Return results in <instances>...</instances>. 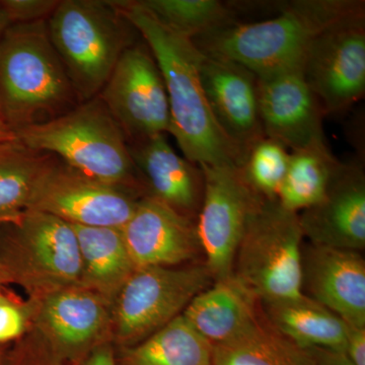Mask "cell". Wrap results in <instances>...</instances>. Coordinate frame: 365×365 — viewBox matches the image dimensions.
Returning <instances> with one entry per match:
<instances>
[{
    "instance_id": "obj_21",
    "label": "cell",
    "mask_w": 365,
    "mask_h": 365,
    "mask_svg": "<svg viewBox=\"0 0 365 365\" xmlns=\"http://www.w3.org/2000/svg\"><path fill=\"white\" fill-rule=\"evenodd\" d=\"M72 227L78 237L81 255V287L114 304L135 270L121 228Z\"/></svg>"
},
{
    "instance_id": "obj_38",
    "label": "cell",
    "mask_w": 365,
    "mask_h": 365,
    "mask_svg": "<svg viewBox=\"0 0 365 365\" xmlns=\"http://www.w3.org/2000/svg\"><path fill=\"white\" fill-rule=\"evenodd\" d=\"M21 213L16 215H0V227L7 225V223L16 222L21 217Z\"/></svg>"
},
{
    "instance_id": "obj_28",
    "label": "cell",
    "mask_w": 365,
    "mask_h": 365,
    "mask_svg": "<svg viewBox=\"0 0 365 365\" xmlns=\"http://www.w3.org/2000/svg\"><path fill=\"white\" fill-rule=\"evenodd\" d=\"M290 151L275 139L262 136L250 145L240 170L249 186L266 200H277Z\"/></svg>"
},
{
    "instance_id": "obj_31",
    "label": "cell",
    "mask_w": 365,
    "mask_h": 365,
    "mask_svg": "<svg viewBox=\"0 0 365 365\" xmlns=\"http://www.w3.org/2000/svg\"><path fill=\"white\" fill-rule=\"evenodd\" d=\"M57 0H1L0 6L11 25L47 21L58 6Z\"/></svg>"
},
{
    "instance_id": "obj_2",
    "label": "cell",
    "mask_w": 365,
    "mask_h": 365,
    "mask_svg": "<svg viewBox=\"0 0 365 365\" xmlns=\"http://www.w3.org/2000/svg\"><path fill=\"white\" fill-rule=\"evenodd\" d=\"M362 14L361 0H294L270 20L240 21L192 41L203 54L241 64L261 78L302 68L319 34Z\"/></svg>"
},
{
    "instance_id": "obj_15",
    "label": "cell",
    "mask_w": 365,
    "mask_h": 365,
    "mask_svg": "<svg viewBox=\"0 0 365 365\" xmlns=\"http://www.w3.org/2000/svg\"><path fill=\"white\" fill-rule=\"evenodd\" d=\"M121 232L135 269L176 267L202 253L195 220L153 197L141 198Z\"/></svg>"
},
{
    "instance_id": "obj_5",
    "label": "cell",
    "mask_w": 365,
    "mask_h": 365,
    "mask_svg": "<svg viewBox=\"0 0 365 365\" xmlns=\"http://www.w3.org/2000/svg\"><path fill=\"white\" fill-rule=\"evenodd\" d=\"M46 24L81 103L98 97L138 34L115 1L63 0Z\"/></svg>"
},
{
    "instance_id": "obj_39",
    "label": "cell",
    "mask_w": 365,
    "mask_h": 365,
    "mask_svg": "<svg viewBox=\"0 0 365 365\" xmlns=\"http://www.w3.org/2000/svg\"><path fill=\"white\" fill-rule=\"evenodd\" d=\"M2 281L0 279V294H2Z\"/></svg>"
},
{
    "instance_id": "obj_27",
    "label": "cell",
    "mask_w": 365,
    "mask_h": 365,
    "mask_svg": "<svg viewBox=\"0 0 365 365\" xmlns=\"http://www.w3.org/2000/svg\"><path fill=\"white\" fill-rule=\"evenodd\" d=\"M170 30L193 40L240 23V2L220 0H137Z\"/></svg>"
},
{
    "instance_id": "obj_9",
    "label": "cell",
    "mask_w": 365,
    "mask_h": 365,
    "mask_svg": "<svg viewBox=\"0 0 365 365\" xmlns=\"http://www.w3.org/2000/svg\"><path fill=\"white\" fill-rule=\"evenodd\" d=\"M204 191L197 235L213 281L232 275L237 247L254 213L266 199L257 194L240 167L200 165Z\"/></svg>"
},
{
    "instance_id": "obj_22",
    "label": "cell",
    "mask_w": 365,
    "mask_h": 365,
    "mask_svg": "<svg viewBox=\"0 0 365 365\" xmlns=\"http://www.w3.org/2000/svg\"><path fill=\"white\" fill-rule=\"evenodd\" d=\"M262 307L271 324L297 345L345 352L347 324L316 300L302 294Z\"/></svg>"
},
{
    "instance_id": "obj_32",
    "label": "cell",
    "mask_w": 365,
    "mask_h": 365,
    "mask_svg": "<svg viewBox=\"0 0 365 365\" xmlns=\"http://www.w3.org/2000/svg\"><path fill=\"white\" fill-rule=\"evenodd\" d=\"M345 354L353 364L365 365V327L348 325Z\"/></svg>"
},
{
    "instance_id": "obj_11",
    "label": "cell",
    "mask_w": 365,
    "mask_h": 365,
    "mask_svg": "<svg viewBox=\"0 0 365 365\" xmlns=\"http://www.w3.org/2000/svg\"><path fill=\"white\" fill-rule=\"evenodd\" d=\"M325 117L344 114L365 95V14L319 34L302 64Z\"/></svg>"
},
{
    "instance_id": "obj_4",
    "label": "cell",
    "mask_w": 365,
    "mask_h": 365,
    "mask_svg": "<svg viewBox=\"0 0 365 365\" xmlns=\"http://www.w3.org/2000/svg\"><path fill=\"white\" fill-rule=\"evenodd\" d=\"M16 134L28 148L51 153L91 179L137 191L143 188L126 137L98 97Z\"/></svg>"
},
{
    "instance_id": "obj_10",
    "label": "cell",
    "mask_w": 365,
    "mask_h": 365,
    "mask_svg": "<svg viewBox=\"0 0 365 365\" xmlns=\"http://www.w3.org/2000/svg\"><path fill=\"white\" fill-rule=\"evenodd\" d=\"M98 97L123 131L128 144L170 134L165 81L144 41L125 50Z\"/></svg>"
},
{
    "instance_id": "obj_35",
    "label": "cell",
    "mask_w": 365,
    "mask_h": 365,
    "mask_svg": "<svg viewBox=\"0 0 365 365\" xmlns=\"http://www.w3.org/2000/svg\"><path fill=\"white\" fill-rule=\"evenodd\" d=\"M16 132L11 128L6 123L2 117L0 116V143H4V141L14 140V139H16Z\"/></svg>"
},
{
    "instance_id": "obj_25",
    "label": "cell",
    "mask_w": 365,
    "mask_h": 365,
    "mask_svg": "<svg viewBox=\"0 0 365 365\" xmlns=\"http://www.w3.org/2000/svg\"><path fill=\"white\" fill-rule=\"evenodd\" d=\"M341 165L342 162L333 155L327 141L290 151L278 202L295 213L312 207L324 198Z\"/></svg>"
},
{
    "instance_id": "obj_18",
    "label": "cell",
    "mask_w": 365,
    "mask_h": 365,
    "mask_svg": "<svg viewBox=\"0 0 365 365\" xmlns=\"http://www.w3.org/2000/svg\"><path fill=\"white\" fill-rule=\"evenodd\" d=\"M200 78L211 113L232 143L246 153L264 136L258 103V78L230 60L203 54Z\"/></svg>"
},
{
    "instance_id": "obj_6",
    "label": "cell",
    "mask_w": 365,
    "mask_h": 365,
    "mask_svg": "<svg viewBox=\"0 0 365 365\" xmlns=\"http://www.w3.org/2000/svg\"><path fill=\"white\" fill-rule=\"evenodd\" d=\"M0 279L23 288L35 300L81 287L78 237L71 223L26 209L16 222L0 227Z\"/></svg>"
},
{
    "instance_id": "obj_37",
    "label": "cell",
    "mask_w": 365,
    "mask_h": 365,
    "mask_svg": "<svg viewBox=\"0 0 365 365\" xmlns=\"http://www.w3.org/2000/svg\"><path fill=\"white\" fill-rule=\"evenodd\" d=\"M9 26H11V24H9V19H7L4 9L0 6V39H1L2 36H4V32H6V29L9 28Z\"/></svg>"
},
{
    "instance_id": "obj_34",
    "label": "cell",
    "mask_w": 365,
    "mask_h": 365,
    "mask_svg": "<svg viewBox=\"0 0 365 365\" xmlns=\"http://www.w3.org/2000/svg\"><path fill=\"white\" fill-rule=\"evenodd\" d=\"M316 353L317 365H354L348 359L345 352L335 350L314 348Z\"/></svg>"
},
{
    "instance_id": "obj_29",
    "label": "cell",
    "mask_w": 365,
    "mask_h": 365,
    "mask_svg": "<svg viewBox=\"0 0 365 365\" xmlns=\"http://www.w3.org/2000/svg\"><path fill=\"white\" fill-rule=\"evenodd\" d=\"M32 328L29 302L21 304L9 295L0 294V346L13 345Z\"/></svg>"
},
{
    "instance_id": "obj_8",
    "label": "cell",
    "mask_w": 365,
    "mask_h": 365,
    "mask_svg": "<svg viewBox=\"0 0 365 365\" xmlns=\"http://www.w3.org/2000/svg\"><path fill=\"white\" fill-rule=\"evenodd\" d=\"M213 282L204 263L135 269L113 304L112 341L121 348L146 339L182 316Z\"/></svg>"
},
{
    "instance_id": "obj_17",
    "label": "cell",
    "mask_w": 365,
    "mask_h": 365,
    "mask_svg": "<svg viewBox=\"0 0 365 365\" xmlns=\"http://www.w3.org/2000/svg\"><path fill=\"white\" fill-rule=\"evenodd\" d=\"M302 292L348 325L365 327V261L360 252L304 244Z\"/></svg>"
},
{
    "instance_id": "obj_36",
    "label": "cell",
    "mask_w": 365,
    "mask_h": 365,
    "mask_svg": "<svg viewBox=\"0 0 365 365\" xmlns=\"http://www.w3.org/2000/svg\"><path fill=\"white\" fill-rule=\"evenodd\" d=\"M13 345L0 346V365H7L9 364V354H11V346Z\"/></svg>"
},
{
    "instance_id": "obj_1",
    "label": "cell",
    "mask_w": 365,
    "mask_h": 365,
    "mask_svg": "<svg viewBox=\"0 0 365 365\" xmlns=\"http://www.w3.org/2000/svg\"><path fill=\"white\" fill-rule=\"evenodd\" d=\"M115 4L157 60L169 100L170 134L184 158L199 165L241 167L244 153L223 133L209 108L200 78L202 52L138 1Z\"/></svg>"
},
{
    "instance_id": "obj_14",
    "label": "cell",
    "mask_w": 365,
    "mask_h": 365,
    "mask_svg": "<svg viewBox=\"0 0 365 365\" xmlns=\"http://www.w3.org/2000/svg\"><path fill=\"white\" fill-rule=\"evenodd\" d=\"M259 113L264 135L289 151L326 141L322 106L302 68L258 78Z\"/></svg>"
},
{
    "instance_id": "obj_30",
    "label": "cell",
    "mask_w": 365,
    "mask_h": 365,
    "mask_svg": "<svg viewBox=\"0 0 365 365\" xmlns=\"http://www.w3.org/2000/svg\"><path fill=\"white\" fill-rule=\"evenodd\" d=\"M7 365H71L59 359L42 337L31 328L29 333L11 346Z\"/></svg>"
},
{
    "instance_id": "obj_23",
    "label": "cell",
    "mask_w": 365,
    "mask_h": 365,
    "mask_svg": "<svg viewBox=\"0 0 365 365\" xmlns=\"http://www.w3.org/2000/svg\"><path fill=\"white\" fill-rule=\"evenodd\" d=\"M212 365H317L314 349L280 333L262 312L234 340L213 346Z\"/></svg>"
},
{
    "instance_id": "obj_13",
    "label": "cell",
    "mask_w": 365,
    "mask_h": 365,
    "mask_svg": "<svg viewBox=\"0 0 365 365\" xmlns=\"http://www.w3.org/2000/svg\"><path fill=\"white\" fill-rule=\"evenodd\" d=\"M138 192L91 179L56 160L41 180L29 209L72 225L122 228L144 197Z\"/></svg>"
},
{
    "instance_id": "obj_7",
    "label": "cell",
    "mask_w": 365,
    "mask_h": 365,
    "mask_svg": "<svg viewBox=\"0 0 365 365\" xmlns=\"http://www.w3.org/2000/svg\"><path fill=\"white\" fill-rule=\"evenodd\" d=\"M304 240L299 213L265 200L245 230L232 274L261 302L300 297Z\"/></svg>"
},
{
    "instance_id": "obj_20",
    "label": "cell",
    "mask_w": 365,
    "mask_h": 365,
    "mask_svg": "<svg viewBox=\"0 0 365 365\" xmlns=\"http://www.w3.org/2000/svg\"><path fill=\"white\" fill-rule=\"evenodd\" d=\"M262 312L261 300L232 274L215 281L197 295L182 317L199 335L215 346L241 335Z\"/></svg>"
},
{
    "instance_id": "obj_12",
    "label": "cell",
    "mask_w": 365,
    "mask_h": 365,
    "mask_svg": "<svg viewBox=\"0 0 365 365\" xmlns=\"http://www.w3.org/2000/svg\"><path fill=\"white\" fill-rule=\"evenodd\" d=\"M28 302L32 328L67 364L81 365L96 347L112 341L113 304L88 288H64Z\"/></svg>"
},
{
    "instance_id": "obj_33",
    "label": "cell",
    "mask_w": 365,
    "mask_h": 365,
    "mask_svg": "<svg viewBox=\"0 0 365 365\" xmlns=\"http://www.w3.org/2000/svg\"><path fill=\"white\" fill-rule=\"evenodd\" d=\"M81 365H117L113 341H107L96 347Z\"/></svg>"
},
{
    "instance_id": "obj_19",
    "label": "cell",
    "mask_w": 365,
    "mask_h": 365,
    "mask_svg": "<svg viewBox=\"0 0 365 365\" xmlns=\"http://www.w3.org/2000/svg\"><path fill=\"white\" fill-rule=\"evenodd\" d=\"M128 146L139 177L148 190V196L196 222L204 191L200 165L178 155L165 134Z\"/></svg>"
},
{
    "instance_id": "obj_16",
    "label": "cell",
    "mask_w": 365,
    "mask_h": 365,
    "mask_svg": "<svg viewBox=\"0 0 365 365\" xmlns=\"http://www.w3.org/2000/svg\"><path fill=\"white\" fill-rule=\"evenodd\" d=\"M299 217L309 244L364 250L365 174L361 163H342L324 198L299 212Z\"/></svg>"
},
{
    "instance_id": "obj_3",
    "label": "cell",
    "mask_w": 365,
    "mask_h": 365,
    "mask_svg": "<svg viewBox=\"0 0 365 365\" xmlns=\"http://www.w3.org/2000/svg\"><path fill=\"white\" fill-rule=\"evenodd\" d=\"M81 104L46 21L11 25L0 39V116L14 132Z\"/></svg>"
},
{
    "instance_id": "obj_24",
    "label": "cell",
    "mask_w": 365,
    "mask_h": 365,
    "mask_svg": "<svg viewBox=\"0 0 365 365\" xmlns=\"http://www.w3.org/2000/svg\"><path fill=\"white\" fill-rule=\"evenodd\" d=\"M213 345L182 316L129 347L120 348L117 365H212Z\"/></svg>"
},
{
    "instance_id": "obj_26",
    "label": "cell",
    "mask_w": 365,
    "mask_h": 365,
    "mask_svg": "<svg viewBox=\"0 0 365 365\" xmlns=\"http://www.w3.org/2000/svg\"><path fill=\"white\" fill-rule=\"evenodd\" d=\"M55 158L28 148L18 138L0 143V215H20L30 208Z\"/></svg>"
}]
</instances>
